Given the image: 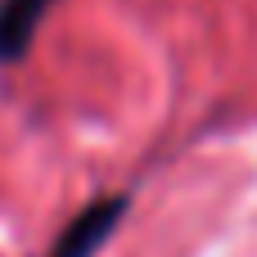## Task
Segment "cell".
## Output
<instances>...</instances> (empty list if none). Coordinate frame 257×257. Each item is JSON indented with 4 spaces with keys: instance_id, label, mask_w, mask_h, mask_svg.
Masks as SVG:
<instances>
[{
    "instance_id": "1",
    "label": "cell",
    "mask_w": 257,
    "mask_h": 257,
    "mask_svg": "<svg viewBox=\"0 0 257 257\" xmlns=\"http://www.w3.org/2000/svg\"><path fill=\"white\" fill-rule=\"evenodd\" d=\"M126 208H131V194H104V199L86 203V208L59 230V239L50 244L45 257H95L108 239H113V230L122 226Z\"/></svg>"
},
{
    "instance_id": "2",
    "label": "cell",
    "mask_w": 257,
    "mask_h": 257,
    "mask_svg": "<svg viewBox=\"0 0 257 257\" xmlns=\"http://www.w3.org/2000/svg\"><path fill=\"white\" fill-rule=\"evenodd\" d=\"M54 5L59 0H0V68H14L32 54Z\"/></svg>"
}]
</instances>
